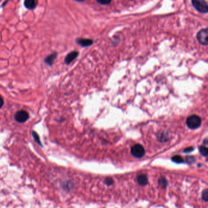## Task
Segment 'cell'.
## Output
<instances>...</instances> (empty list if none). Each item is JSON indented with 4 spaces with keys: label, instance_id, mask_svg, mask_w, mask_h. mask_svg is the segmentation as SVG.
I'll return each instance as SVG.
<instances>
[{
    "label": "cell",
    "instance_id": "obj_1",
    "mask_svg": "<svg viewBox=\"0 0 208 208\" xmlns=\"http://www.w3.org/2000/svg\"><path fill=\"white\" fill-rule=\"evenodd\" d=\"M186 124L190 129H195L200 126L202 124V119L197 115H192L187 119Z\"/></svg>",
    "mask_w": 208,
    "mask_h": 208
},
{
    "label": "cell",
    "instance_id": "obj_2",
    "mask_svg": "<svg viewBox=\"0 0 208 208\" xmlns=\"http://www.w3.org/2000/svg\"><path fill=\"white\" fill-rule=\"evenodd\" d=\"M192 4L196 10L202 13L208 12V4L203 0H193Z\"/></svg>",
    "mask_w": 208,
    "mask_h": 208
},
{
    "label": "cell",
    "instance_id": "obj_3",
    "mask_svg": "<svg viewBox=\"0 0 208 208\" xmlns=\"http://www.w3.org/2000/svg\"><path fill=\"white\" fill-rule=\"evenodd\" d=\"M131 154L136 158H141L145 154V150L142 145L136 143L131 148Z\"/></svg>",
    "mask_w": 208,
    "mask_h": 208
},
{
    "label": "cell",
    "instance_id": "obj_4",
    "mask_svg": "<svg viewBox=\"0 0 208 208\" xmlns=\"http://www.w3.org/2000/svg\"><path fill=\"white\" fill-rule=\"evenodd\" d=\"M197 38L202 45H208V28L201 30L197 33Z\"/></svg>",
    "mask_w": 208,
    "mask_h": 208
},
{
    "label": "cell",
    "instance_id": "obj_5",
    "mask_svg": "<svg viewBox=\"0 0 208 208\" xmlns=\"http://www.w3.org/2000/svg\"><path fill=\"white\" fill-rule=\"evenodd\" d=\"M29 114L26 110H20L18 111L15 115V119L17 122L19 123H24L29 119Z\"/></svg>",
    "mask_w": 208,
    "mask_h": 208
},
{
    "label": "cell",
    "instance_id": "obj_6",
    "mask_svg": "<svg viewBox=\"0 0 208 208\" xmlns=\"http://www.w3.org/2000/svg\"><path fill=\"white\" fill-rule=\"evenodd\" d=\"M79 52L77 51H73L68 53L65 58V64L67 65L70 64L71 62H72L74 60H75L77 58V56H79Z\"/></svg>",
    "mask_w": 208,
    "mask_h": 208
},
{
    "label": "cell",
    "instance_id": "obj_7",
    "mask_svg": "<svg viewBox=\"0 0 208 208\" xmlns=\"http://www.w3.org/2000/svg\"><path fill=\"white\" fill-rule=\"evenodd\" d=\"M76 42L82 47H87L93 44V40L91 39L80 38L76 40Z\"/></svg>",
    "mask_w": 208,
    "mask_h": 208
},
{
    "label": "cell",
    "instance_id": "obj_8",
    "mask_svg": "<svg viewBox=\"0 0 208 208\" xmlns=\"http://www.w3.org/2000/svg\"><path fill=\"white\" fill-rule=\"evenodd\" d=\"M137 182L141 186H147L149 183V178L147 175L140 174L137 177Z\"/></svg>",
    "mask_w": 208,
    "mask_h": 208
},
{
    "label": "cell",
    "instance_id": "obj_9",
    "mask_svg": "<svg viewBox=\"0 0 208 208\" xmlns=\"http://www.w3.org/2000/svg\"><path fill=\"white\" fill-rule=\"evenodd\" d=\"M38 3L37 1H35V0H26L24 2V6L27 9H34L36 8Z\"/></svg>",
    "mask_w": 208,
    "mask_h": 208
},
{
    "label": "cell",
    "instance_id": "obj_10",
    "mask_svg": "<svg viewBox=\"0 0 208 208\" xmlns=\"http://www.w3.org/2000/svg\"><path fill=\"white\" fill-rule=\"evenodd\" d=\"M56 57H57L56 53H53L51 54L47 57L46 58V59L45 60V63L48 65L51 66L53 64L54 61L55 59V58H56Z\"/></svg>",
    "mask_w": 208,
    "mask_h": 208
},
{
    "label": "cell",
    "instance_id": "obj_11",
    "mask_svg": "<svg viewBox=\"0 0 208 208\" xmlns=\"http://www.w3.org/2000/svg\"><path fill=\"white\" fill-rule=\"evenodd\" d=\"M158 139L161 142H165L169 140V135L165 132L159 133L158 135Z\"/></svg>",
    "mask_w": 208,
    "mask_h": 208
},
{
    "label": "cell",
    "instance_id": "obj_12",
    "mask_svg": "<svg viewBox=\"0 0 208 208\" xmlns=\"http://www.w3.org/2000/svg\"><path fill=\"white\" fill-rule=\"evenodd\" d=\"M158 184L159 185V186L161 187V188L163 189H165L166 187H167L168 183L167 179H166L164 177H161L158 180Z\"/></svg>",
    "mask_w": 208,
    "mask_h": 208
},
{
    "label": "cell",
    "instance_id": "obj_13",
    "mask_svg": "<svg viewBox=\"0 0 208 208\" xmlns=\"http://www.w3.org/2000/svg\"><path fill=\"white\" fill-rule=\"evenodd\" d=\"M172 160L173 162H174L177 164H181L184 162L183 159L179 155H175L172 157Z\"/></svg>",
    "mask_w": 208,
    "mask_h": 208
},
{
    "label": "cell",
    "instance_id": "obj_14",
    "mask_svg": "<svg viewBox=\"0 0 208 208\" xmlns=\"http://www.w3.org/2000/svg\"><path fill=\"white\" fill-rule=\"evenodd\" d=\"M199 151L202 155L204 156H208V148H207L206 147L200 146L199 148Z\"/></svg>",
    "mask_w": 208,
    "mask_h": 208
},
{
    "label": "cell",
    "instance_id": "obj_15",
    "mask_svg": "<svg viewBox=\"0 0 208 208\" xmlns=\"http://www.w3.org/2000/svg\"><path fill=\"white\" fill-rule=\"evenodd\" d=\"M104 183L108 186H112L114 184V180L111 178H107L104 181Z\"/></svg>",
    "mask_w": 208,
    "mask_h": 208
},
{
    "label": "cell",
    "instance_id": "obj_16",
    "mask_svg": "<svg viewBox=\"0 0 208 208\" xmlns=\"http://www.w3.org/2000/svg\"><path fill=\"white\" fill-rule=\"evenodd\" d=\"M202 197V198L203 200H205V202H208V189H205L203 191Z\"/></svg>",
    "mask_w": 208,
    "mask_h": 208
},
{
    "label": "cell",
    "instance_id": "obj_17",
    "mask_svg": "<svg viewBox=\"0 0 208 208\" xmlns=\"http://www.w3.org/2000/svg\"><path fill=\"white\" fill-rule=\"evenodd\" d=\"M32 136L34 137V138L35 139V141H36L37 142V143H38L40 145H41V143L40 142V137L38 136V135L37 134V133H36L35 131H33L32 132Z\"/></svg>",
    "mask_w": 208,
    "mask_h": 208
},
{
    "label": "cell",
    "instance_id": "obj_18",
    "mask_svg": "<svg viewBox=\"0 0 208 208\" xmlns=\"http://www.w3.org/2000/svg\"><path fill=\"white\" fill-rule=\"evenodd\" d=\"M186 161L189 164H192L193 163V162H195V158H194L193 157H186Z\"/></svg>",
    "mask_w": 208,
    "mask_h": 208
},
{
    "label": "cell",
    "instance_id": "obj_19",
    "mask_svg": "<svg viewBox=\"0 0 208 208\" xmlns=\"http://www.w3.org/2000/svg\"><path fill=\"white\" fill-rule=\"evenodd\" d=\"M111 2H112L111 1H98V3L102 5H108L110 4Z\"/></svg>",
    "mask_w": 208,
    "mask_h": 208
},
{
    "label": "cell",
    "instance_id": "obj_20",
    "mask_svg": "<svg viewBox=\"0 0 208 208\" xmlns=\"http://www.w3.org/2000/svg\"><path fill=\"white\" fill-rule=\"evenodd\" d=\"M193 150V148H192V147H188V148H186V149L184 150V152H189L192 151Z\"/></svg>",
    "mask_w": 208,
    "mask_h": 208
},
{
    "label": "cell",
    "instance_id": "obj_21",
    "mask_svg": "<svg viewBox=\"0 0 208 208\" xmlns=\"http://www.w3.org/2000/svg\"><path fill=\"white\" fill-rule=\"evenodd\" d=\"M4 105V101L3 99L2 98L1 96H0V108H2V106Z\"/></svg>",
    "mask_w": 208,
    "mask_h": 208
}]
</instances>
